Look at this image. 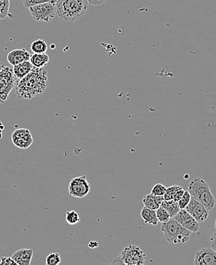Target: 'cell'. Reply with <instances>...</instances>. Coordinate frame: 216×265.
<instances>
[{"label":"cell","instance_id":"2e32d148","mask_svg":"<svg viewBox=\"0 0 216 265\" xmlns=\"http://www.w3.org/2000/svg\"><path fill=\"white\" fill-rule=\"evenodd\" d=\"M164 200V196H156V195L150 192V194L144 196L143 199V204L145 207L156 210L158 208L160 207L161 204H163Z\"/></svg>","mask_w":216,"mask_h":265},{"label":"cell","instance_id":"4fadbf2b","mask_svg":"<svg viewBox=\"0 0 216 265\" xmlns=\"http://www.w3.org/2000/svg\"><path fill=\"white\" fill-rule=\"evenodd\" d=\"M31 54L26 49H15L10 52L7 55V60L13 66L30 60Z\"/></svg>","mask_w":216,"mask_h":265},{"label":"cell","instance_id":"d6a6232c","mask_svg":"<svg viewBox=\"0 0 216 265\" xmlns=\"http://www.w3.org/2000/svg\"><path fill=\"white\" fill-rule=\"evenodd\" d=\"M91 248H98L99 246V243L98 241H91V242L88 244Z\"/></svg>","mask_w":216,"mask_h":265},{"label":"cell","instance_id":"f1b7e54d","mask_svg":"<svg viewBox=\"0 0 216 265\" xmlns=\"http://www.w3.org/2000/svg\"><path fill=\"white\" fill-rule=\"evenodd\" d=\"M184 192H185V190H184L183 188L181 186V188L178 190L176 194H175V196H174V200L176 201V202H179V200H180L181 198H182V196H183Z\"/></svg>","mask_w":216,"mask_h":265},{"label":"cell","instance_id":"ac0fdd59","mask_svg":"<svg viewBox=\"0 0 216 265\" xmlns=\"http://www.w3.org/2000/svg\"><path fill=\"white\" fill-rule=\"evenodd\" d=\"M30 60L33 64L34 68H43L47 66L48 63L49 62V56L46 53H34V54L31 55Z\"/></svg>","mask_w":216,"mask_h":265},{"label":"cell","instance_id":"9a60e30c","mask_svg":"<svg viewBox=\"0 0 216 265\" xmlns=\"http://www.w3.org/2000/svg\"><path fill=\"white\" fill-rule=\"evenodd\" d=\"M34 66L30 60L23 62L19 64L13 66V70L16 79H22L28 75L33 70Z\"/></svg>","mask_w":216,"mask_h":265},{"label":"cell","instance_id":"8fae6325","mask_svg":"<svg viewBox=\"0 0 216 265\" xmlns=\"http://www.w3.org/2000/svg\"><path fill=\"white\" fill-rule=\"evenodd\" d=\"M173 218L179 222L182 226L185 227L192 232H197L199 230V222L188 214L185 208L180 210V211L173 217Z\"/></svg>","mask_w":216,"mask_h":265},{"label":"cell","instance_id":"5bb4252c","mask_svg":"<svg viewBox=\"0 0 216 265\" xmlns=\"http://www.w3.org/2000/svg\"><path fill=\"white\" fill-rule=\"evenodd\" d=\"M33 249L23 248L16 252L12 258L19 265H30L33 259Z\"/></svg>","mask_w":216,"mask_h":265},{"label":"cell","instance_id":"9c48e42d","mask_svg":"<svg viewBox=\"0 0 216 265\" xmlns=\"http://www.w3.org/2000/svg\"><path fill=\"white\" fill-rule=\"evenodd\" d=\"M185 210L198 222H202L208 218V210L206 207L192 196Z\"/></svg>","mask_w":216,"mask_h":265},{"label":"cell","instance_id":"ffe728a7","mask_svg":"<svg viewBox=\"0 0 216 265\" xmlns=\"http://www.w3.org/2000/svg\"><path fill=\"white\" fill-rule=\"evenodd\" d=\"M31 49L34 53L44 54L47 52V43L43 39H37L31 44Z\"/></svg>","mask_w":216,"mask_h":265},{"label":"cell","instance_id":"7c38bea8","mask_svg":"<svg viewBox=\"0 0 216 265\" xmlns=\"http://www.w3.org/2000/svg\"><path fill=\"white\" fill-rule=\"evenodd\" d=\"M194 265H216V252L211 248H205L195 252Z\"/></svg>","mask_w":216,"mask_h":265},{"label":"cell","instance_id":"1f68e13d","mask_svg":"<svg viewBox=\"0 0 216 265\" xmlns=\"http://www.w3.org/2000/svg\"><path fill=\"white\" fill-rule=\"evenodd\" d=\"M90 5L98 6L104 4L106 0H88Z\"/></svg>","mask_w":216,"mask_h":265},{"label":"cell","instance_id":"cb8c5ba5","mask_svg":"<svg viewBox=\"0 0 216 265\" xmlns=\"http://www.w3.org/2000/svg\"><path fill=\"white\" fill-rule=\"evenodd\" d=\"M181 188V186L179 185H173V186H169V188H166V192H165L164 200H171L174 199L175 194L177 192L178 190Z\"/></svg>","mask_w":216,"mask_h":265},{"label":"cell","instance_id":"836d02e7","mask_svg":"<svg viewBox=\"0 0 216 265\" xmlns=\"http://www.w3.org/2000/svg\"><path fill=\"white\" fill-rule=\"evenodd\" d=\"M4 66H5V65L4 64V63H3V62H0V72H1L3 69H4Z\"/></svg>","mask_w":216,"mask_h":265},{"label":"cell","instance_id":"6da1fadb","mask_svg":"<svg viewBox=\"0 0 216 265\" xmlns=\"http://www.w3.org/2000/svg\"><path fill=\"white\" fill-rule=\"evenodd\" d=\"M47 86V70L34 68L25 78L16 79V94L20 99L31 100L43 94Z\"/></svg>","mask_w":216,"mask_h":265},{"label":"cell","instance_id":"f546056e","mask_svg":"<svg viewBox=\"0 0 216 265\" xmlns=\"http://www.w3.org/2000/svg\"><path fill=\"white\" fill-rule=\"evenodd\" d=\"M210 248L216 252V232L211 234L210 238Z\"/></svg>","mask_w":216,"mask_h":265},{"label":"cell","instance_id":"3957f363","mask_svg":"<svg viewBox=\"0 0 216 265\" xmlns=\"http://www.w3.org/2000/svg\"><path fill=\"white\" fill-rule=\"evenodd\" d=\"M188 191L192 198L203 204L208 211L215 206V198L205 180L194 178L188 184Z\"/></svg>","mask_w":216,"mask_h":265},{"label":"cell","instance_id":"4dcf8cb0","mask_svg":"<svg viewBox=\"0 0 216 265\" xmlns=\"http://www.w3.org/2000/svg\"><path fill=\"white\" fill-rule=\"evenodd\" d=\"M111 264H124V262H123L122 258L119 256L118 257L115 258L111 260Z\"/></svg>","mask_w":216,"mask_h":265},{"label":"cell","instance_id":"30bf717a","mask_svg":"<svg viewBox=\"0 0 216 265\" xmlns=\"http://www.w3.org/2000/svg\"><path fill=\"white\" fill-rule=\"evenodd\" d=\"M12 141L17 147L26 149L33 144V138L30 130L26 128H19L12 134Z\"/></svg>","mask_w":216,"mask_h":265},{"label":"cell","instance_id":"d4e9b609","mask_svg":"<svg viewBox=\"0 0 216 265\" xmlns=\"http://www.w3.org/2000/svg\"><path fill=\"white\" fill-rule=\"evenodd\" d=\"M58 0H23V6L26 8H30L33 6L38 5V4H45V2H52V4H56Z\"/></svg>","mask_w":216,"mask_h":265},{"label":"cell","instance_id":"ba28073f","mask_svg":"<svg viewBox=\"0 0 216 265\" xmlns=\"http://www.w3.org/2000/svg\"><path fill=\"white\" fill-rule=\"evenodd\" d=\"M91 190V185L85 175L77 176L70 181L69 186V194L75 198H85Z\"/></svg>","mask_w":216,"mask_h":265},{"label":"cell","instance_id":"277c9868","mask_svg":"<svg viewBox=\"0 0 216 265\" xmlns=\"http://www.w3.org/2000/svg\"><path fill=\"white\" fill-rule=\"evenodd\" d=\"M160 230L163 232L168 242L171 244L186 242L190 238L192 233V232L182 226L179 222L174 218H170L167 222L162 223Z\"/></svg>","mask_w":216,"mask_h":265},{"label":"cell","instance_id":"603a6c76","mask_svg":"<svg viewBox=\"0 0 216 265\" xmlns=\"http://www.w3.org/2000/svg\"><path fill=\"white\" fill-rule=\"evenodd\" d=\"M61 256L59 253L52 252L46 257V264L58 265L61 263Z\"/></svg>","mask_w":216,"mask_h":265},{"label":"cell","instance_id":"e575fe53","mask_svg":"<svg viewBox=\"0 0 216 265\" xmlns=\"http://www.w3.org/2000/svg\"><path fill=\"white\" fill-rule=\"evenodd\" d=\"M214 228H215L216 230V220L215 221H214Z\"/></svg>","mask_w":216,"mask_h":265},{"label":"cell","instance_id":"7402d4cb","mask_svg":"<svg viewBox=\"0 0 216 265\" xmlns=\"http://www.w3.org/2000/svg\"><path fill=\"white\" fill-rule=\"evenodd\" d=\"M156 211V216H157L159 222H167L168 221L170 220V215H169V212H168L164 208H163V207H159V208H158Z\"/></svg>","mask_w":216,"mask_h":265},{"label":"cell","instance_id":"484cf974","mask_svg":"<svg viewBox=\"0 0 216 265\" xmlns=\"http://www.w3.org/2000/svg\"><path fill=\"white\" fill-rule=\"evenodd\" d=\"M191 198H192V196H191V194H189V192H188V191H185L183 196H182V198H181V199L179 200V202H178L179 208H180L181 210H183V208H186L187 206H188V204L190 202Z\"/></svg>","mask_w":216,"mask_h":265},{"label":"cell","instance_id":"83f0119b","mask_svg":"<svg viewBox=\"0 0 216 265\" xmlns=\"http://www.w3.org/2000/svg\"><path fill=\"white\" fill-rule=\"evenodd\" d=\"M10 264H17L15 260L12 258V257H2L1 258V262H0V265H10Z\"/></svg>","mask_w":216,"mask_h":265},{"label":"cell","instance_id":"5b68a950","mask_svg":"<svg viewBox=\"0 0 216 265\" xmlns=\"http://www.w3.org/2000/svg\"><path fill=\"white\" fill-rule=\"evenodd\" d=\"M16 78L12 68L4 66L0 72V104L8 100L10 92L15 88Z\"/></svg>","mask_w":216,"mask_h":265},{"label":"cell","instance_id":"d6986e66","mask_svg":"<svg viewBox=\"0 0 216 265\" xmlns=\"http://www.w3.org/2000/svg\"><path fill=\"white\" fill-rule=\"evenodd\" d=\"M161 207H163L169 212L171 218H173L178 212L180 211L181 208H179V204L174 200H164L163 204H161Z\"/></svg>","mask_w":216,"mask_h":265},{"label":"cell","instance_id":"4316f807","mask_svg":"<svg viewBox=\"0 0 216 265\" xmlns=\"http://www.w3.org/2000/svg\"><path fill=\"white\" fill-rule=\"evenodd\" d=\"M166 188L161 184H156L152 188L151 192L156 196H163L166 192Z\"/></svg>","mask_w":216,"mask_h":265},{"label":"cell","instance_id":"e0dca14e","mask_svg":"<svg viewBox=\"0 0 216 265\" xmlns=\"http://www.w3.org/2000/svg\"><path fill=\"white\" fill-rule=\"evenodd\" d=\"M140 216L146 224L156 226L159 222V220L156 216V211L152 210V208L143 207L142 208L141 212H140Z\"/></svg>","mask_w":216,"mask_h":265},{"label":"cell","instance_id":"7a4b0ae2","mask_svg":"<svg viewBox=\"0 0 216 265\" xmlns=\"http://www.w3.org/2000/svg\"><path fill=\"white\" fill-rule=\"evenodd\" d=\"M57 16L65 22L81 20L88 10V0H58L56 4Z\"/></svg>","mask_w":216,"mask_h":265},{"label":"cell","instance_id":"8992f818","mask_svg":"<svg viewBox=\"0 0 216 265\" xmlns=\"http://www.w3.org/2000/svg\"><path fill=\"white\" fill-rule=\"evenodd\" d=\"M32 17L36 21L49 22L57 15L56 4L45 2L29 8Z\"/></svg>","mask_w":216,"mask_h":265},{"label":"cell","instance_id":"44dd1931","mask_svg":"<svg viewBox=\"0 0 216 265\" xmlns=\"http://www.w3.org/2000/svg\"><path fill=\"white\" fill-rule=\"evenodd\" d=\"M65 220L67 222L69 223V225H76L81 221L79 214L75 210L67 211L65 214Z\"/></svg>","mask_w":216,"mask_h":265},{"label":"cell","instance_id":"52a82bcc","mask_svg":"<svg viewBox=\"0 0 216 265\" xmlns=\"http://www.w3.org/2000/svg\"><path fill=\"white\" fill-rule=\"evenodd\" d=\"M124 264L140 265L145 263L146 254L140 247L136 246H128L120 254Z\"/></svg>","mask_w":216,"mask_h":265}]
</instances>
